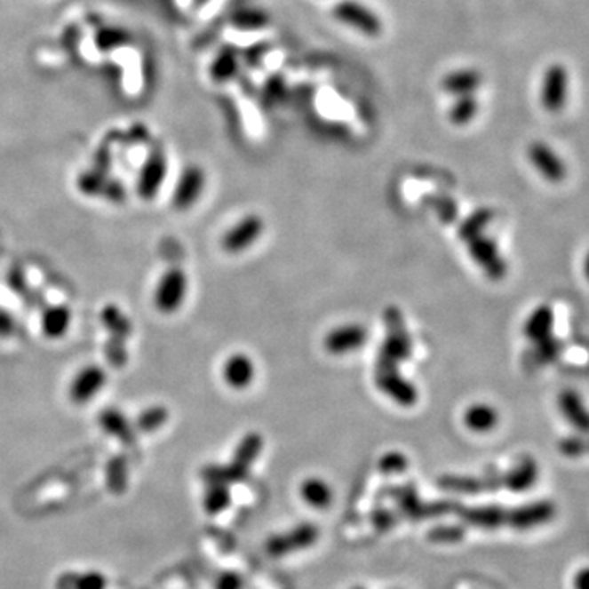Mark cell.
Segmentation results:
<instances>
[{"mask_svg": "<svg viewBox=\"0 0 589 589\" xmlns=\"http://www.w3.org/2000/svg\"><path fill=\"white\" fill-rule=\"evenodd\" d=\"M385 322L388 328V338L383 344L378 355L377 372H393L398 363L410 359L411 355V339L404 328L403 316L396 308L385 311Z\"/></svg>", "mask_w": 589, "mask_h": 589, "instance_id": "6da1fadb", "label": "cell"}, {"mask_svg": "<svg viewBox=\"0 0 589 589\" xmlns=\"http://www.w3.org/2000/svg\"><path fill=\"white\" fill-rule=\"evenodd\" d=\"M332 17L344 27L367 38H377L382 35V17L362 0H339L332 7Z\"/></svg>", "mask_w": 589, "mask_h": 589, "instance_id": "7a4b0ae2", "label": "cell"}, {"mask_svg": "<svg viewBox=\"0 0 589 589\" xmlns=\"http://www.w3.org/2000/svg\"><path fill=\"white\" fill-rule=\"evenodd\" d=\"M188 291V279L187 274L179 267L166 270L161 279L155 283L153 291V303L155 310L169 314L176 313L186 301Z\"/></svg>", "mask_w": 589, "mask_h": 589, "instance_id": "3957f363", "label": "cell"}, {"mask_svg": "<svg viewBox=\"0 0 589 589\" xmlns=\"http://www.w3.org/2000/svg\"><path fill=\"white\" fill-rule=\"evenodd\" d=\"M569 69L555 62L550 64L545 73L542 76L540 84V104L550 112L559 114L569 102Z\"/></svg>", "mask_w": 589, "mask_h": 589, "instance_id": "277c9868", "label": "cell"}, {"mask_svg": "<svg viewBox=\"0 0 589 589\" xmlns=\"http://www.w3.org/2000/svg\"><path fill=\"white\" fill-rule=\"evenodd\" d=\"M167 177L166 155L159 149H155L146 157L143 166L138 172L136 190L141 200H155L159 195L161 188L164 186Z\"/></svg>", "mask_w": 589, "mask_h": 589, "instance_id": "5b68a950", "label": "cell"}, {"mask_svg": "<svg viewBox=\"0 0 589 589\" xmlns=\"http://www.w3.org/2000/svg\"><path fill=\"white\" fill-rule=\"evenodd\" d=\"M557 516V506L550 499H540L529 503L526 506L514 507L507 511L506 526L528 530V529L545 526Z\"/></svg>", "mask_w": 589, "mask_h": 589, "instance_id": "8992f818", "label": "cell"}, {"mask_svg": "<svg viewBox=\"0 0 589 589\" xmlns=\"http://www.w3.org/2000/svg\"><path fill=\"white\" fill-rule=\"evenodd\" d=\"M107 385V372L97 363L84 365L69 383V398L76 404L91 403Z\"/></svg>", "mask_w": 589, "mask_h": 589, "instance_id": "52a82bcc", "label": "cell"}, {"mask_svg": "<svg viewBox=\"0 0 589 589\" xmlns=\"http://www.w3.org/2000/svg\"><path fill=\"white\" fill-rule=\"evenodd\" d=\"M528 155L530 164L548 182L559 184L569 176V167L565 161L547 143L534 141L529 146Z\"/></svg>", "mask_w": 589, "mask_h": 589, "instance_id": "ba28073f", "label": "cell"}, {"mask_svg": "<svg viewBox=\"0 0 589 589\" xmlns=\"http://www.w3.org/2000/svg\"><path fill=\"white\" fill-rule=\"evenodd\" d=\"M205 184H207V176L202 167L195 166V164L187 166L177 179L174 196H172L174 207L177 210H187V208L195 205L198 198L205 190Z\"/></svg>", "mask_w": 589, "mask_h": 589, "instance_id": "9c48e42d", "label": "cell"}, {"mask_svg": "<svg viewBox=\"0 0 589 589\" xmlns=\"http://www.w3.org/2000/svg\"><path fill=\"white\" fill-rule=\"evenodd\" d=\"M468 243H470L472 258L475 259L476 264L485 270L486 275L491 280L505 279L507 272L506 262L499 256L495 241L482 235Z\"/></svg>", "mask_w": 589, "mask_h": 589, "instance_id": "30bf717a", "label": "cell"}, {"mask_svg": "<svg viewBox=\"0 0 589 589\" xmlns=\"http://www.w3.org/2000/svg\"><path fill=\"white\" fill-rule=\"evenodd\" d=\"M264 231V221L258 215H249L243 218L238 225L231 227L223 238V248L231 254L243 252L251 244L258 241L260 233Z\"/></svg>", "mask_w": 589, "mask_h": 589, "instance_id": "8fae6325", "label": "cell"}, {"mask_svg": "<svg viewBox=\"0 0 589 589\" xmlns=\"http://www.w3.org/2000/svg\"><path fill=\"white\" fill-rule=\"evenodd\" d=\"M483 85V76L475 68H460L445 74L441 79V89L452 99L458 95H472Z\"/></svg>", "mask_w": 589, "mask_h": 589, "instance_id": "7c38bea8", "label": "cell"}, {"mask_svg": "<svg viewBox=\"0 0 589 589\" xmlns=\"http://www.w3.org/2000/svg\"><path fill=\"white\" fill-rule=\"evenodd\" d=\"M367 339V331L361 324H346L330 332L324 339V347L331 354H346L362 347Z\"/></svg>", "mask_w": 589, "mask_h": 589, "instance_id": "4fadbf2b", "label": "cell"}, {"mask_svg": "<svg viewBox=\"0 0 589 589\" xmlns=\"http://www.w3.org/2000/svg\"><path fill=\"white\" fill-rule=\"evenodd\" d=\"M559 410L579 434H589V410L575 390H563L559 394Z\"/></svg>", "mask_w": 589, "mask_h": 589, "instance_id": "5bb4252c", "label": "cell"}, {"mask_svg": "<svg viewBox=\"0 0 589 589\" xmlns=\"http://www.w3.org/2000/svg\"><path fill=\"white\" fill-rule=\"evenodd\" d=\"M378 388L392 396L396 403L411 406L418 402V392L413 383L404 380L398 370L393 372H377Z\"/></svg>", "mask_w": 589, "mask_h": 589, "instance_id": "9a60e30c", "label": "cell"}, {"mask_svg": "<svg viewBox=\"0 0 589 589\" xmlns=\"http://www.w3.org/2000/svg\"><path fill=\"white\" fill-rule=\"evenodd\" d=\"M537 480V462L532 457H522L506 475H503V486L514 493H522L536 485Z\"/></svg>", "mask_w": 589, "mask_h": 589, "instance_id": "2e32d148", "label": "cell"}, {"mask_svg": "<svg viewBox=\"0 0 589 589\" xmlns=\"http://www.w3.org/2000/svg\"><path fill=\"white\" fill-rule=\"evenodd\" d=\"M254 362L244 354H235L227 359L225 367H223V377L225 382L233 386V388H246L254 378Z\"/></svg>", "mask_w": 589, "mask_h": 589, "instance_id": "e0dca14e", "label": "cell"}, {"mask_svg": "<svg viewBox=\"0 0 589 589\" xmlns=\"http://www.w3.org/2000/svg\"><path fill=\"white\" fill-rule=\"evenodd\" d=\"M71 322H73L71 310L64 305H54V306H50V308L43 311L40 326H42L43 334L46 338L61 339L62 336L69 331Z\"/></svg>", "mask_w": 589, "mask_h": 589, "instance_id": "ac0fdd59", "label": "cell"}, {"mask_svg": "<svg viewBox=\"0 0 589 589\" xmlns=\"http://www.w3.org/2000/svg\"><path fill=\"white\" fill-rule=\"evenodd\" d=\"M239 54L235 48L225 46L217 52L208 68V73L213 83L225 84L233 81L239 73Z\"/></svg>", "mask_w": 589, "mask_h": 589, "instance_id": "d6986e66", "label": "cell"}, {"mask_svg": "<svg viewBox=\"0 0 589 589\" xmlns=\"http://www.w3.org/2000/svg\"><path fill=\"white\" fill-rule=\"evenodd\" d=\"M563 351V342L553 334L542 341L534 342V347L528 352L524 362L532 369H540L548 363H553Z\"/></svg>", "mask_w": 589, "mask_h": 589, "instance_id": "ffe728a7", "label": "cell"}, {"mask_svg": "<svg viewBox=\"0 0 589 589\" xmlns=\"http://www.w3.org/2000/svg\"><path fill=\"white\" fill-rule=\"evenodd\" d=\"M555 314L553 310L548 305H540L538 308L532 311L529 316L526 324H524V334L529 341L537 342L552 336V328H553Z\"/></svg>", "mask_w": 589, "mask_h": 589, "instance_id": "44dd1931", "label": "cell"}, {"mask_svg": "<svg viewBox=\"0 0 589 589\" xmlns=\"http://www.w3.org/2000/svg\"><path fill=\"white\" fill-rule=\"evenodd\" d=\"M56 589H107V578L97 569L68 571L56 581Z\"/></svg>", "mask_w": 589, "mask_h": 589, "instance_id": "7402d4cb", "label": "cell"}, {"mask_svg": "<svg viewBox=\"0 0 589 589\" xmlns=\"http://www.w3.org/2000/svg\"><path fill=\"white\" fill-rule=\"evenodd\" d=\"M260 449H262V437L256 434V433H251L241 441V444L236 449V454H235V460L229 466L233 470V474L236 476V480L246 475L248 466L254 462V458L258 457Z\"/></svg>", "mask_w": 589, "mask_h": 589, "instance_id": "603a6c76", "label": "cell"}, {"mask_svg": "<svg viewBox=\"0 0 589 589\" xmlns=\"http://www.w3.org/2000/svg\"><path fill=\"white\" fill-rule=\"evenodd\" d=\"M466 426L474 433H488L497 424V413L490 404H474L464 414Z\"/></svg>", "mask_w": 589, "mask_h": 589, "instance_id": "cb8c5ba5", "label": "cell"}, {"mask_svg": "<svg viewBox=\"0 0 589 589\" xmlns=\"http://www.w3.org/2000/svg\"><path fill=\"white\" fill-rule=\"evenodd\" d=\"M478 112H480V102L476 93L458 95L454 97V102L449 108V120L455 126H466L475 120Z\"/></svg>", "mask_w": 589, "mask_h": 589, "instance_id": "d4e9b609", "label": "cell"}, {"mask_svg": "<svg viewBox=\"0 0 589 589\" xmlns=\"http://www.w3.org/2000/svg\"><path fill=\"white\" fill-rule=\"evenodd\" d=\"M300 495L305 503L313 507H326L331 505L332 490L324 480L321 478H308L300 486Z\"/></svg>", "mask_w": 589, "mask_h": 589, "instance_id": "484cf974", "label": "cell"}, {"mask_svg": "<svg viewBox=\"0 0 589 589\" xmlns=\"http://www.w3.org/2000/svg\"><path fill=\"white\" fill-rule=\"evenodd\" d=\"M506 509L497 506L478 507V509H472L468 513L470 522H474L475 526H480V528L486 529L506 526Z\"/></svg>", "mask_w": 589, "mask_h": 589, "instance_id": "4316f807", "label": "cell"}, {"mask_svg": "<svg viewBox=\"0 0 589 589\" xmlns=\"http://www.w3.org/2000/svg\"><path fill=\"white\" fill-rule=\"evenodd\" d=\"M493 217H495V213L491 208L476 210L472 217L466 218V223H462V227L458 229L460 238L464 241H472L476 236H482L483 229L491 223Z\"/></svg>", "mask_w": 589, "mask_h": 589, "instance_id": "83f0119b", "label": "cell"}, {"mask_svg": "<svg viewBox=\"0 0 589 589\" xmlns=\"http://www.w3.org/2000/svg\"><path fill=\"white\" fill-rule=\"evenodd\" d=\"M130 42V35L124 28L120 27H104L102 30L97 31L95 35V46L100 52H114L116 48H122Z\"/></svg>", "mask_w": 589, "mask_h": 589, "instance_id": "f1b7e54d", "label": "cell"}, {"mask_svg": "<svg viewBox=\"0 0 589 589\" xmlns=\"http://www.w3.org/2000/svg\"><path fill=\"white\" fill-rule=\"evenodd\" d=\"M99 421L108 434L115 435L118 439H128L131 435L130 424L126 421V418L116 410H107V411L100 414Z\"/></svg>", "mask_w": 589, "mask_h": 589, "instance_id": "f546056e", "label": "cell"}, {"mask_svg": "<svg viewBox=\"0 0 589 589\" xmlns=\"http://www.w3.org/2000/svg\"><path fill=\"white\" fill-rule=\"evenodd\" d=\"M229 499L231 497H229L227 485L215 483V485L208 486L203 505H205L208 514H218L229 505Z\"/></svg>", "mask_w": 589, "mask_h": 589, "instance_id": "4dcf8cb0", "label": "cell"}, {"mask_svg": "<svg viewBox=\"0 0 589 589\" xmlns=\"http://www.w3.org/2000/svg\"><path fill=\"white\" fill-rule=\"evenodd\" d=\"M559 452L567 458L589 455V434L569 435L559 441Z\"/></svg>", "mask_w": 589, "mask_h": 589, "instance_id": "1f68e13d", "label": "cell"}, {"mask_svg": "<svg viewBox=\"0 0 589 589\" xmlns=\"http://www.w3.org/2000/svg\"><path fill=\"white\" fill-rule=\"evenodd\" d=\"M108 486L114 493H123L126 488V480H128V474H126V464L123 458L118 457L115 458L114 462H110L108 466Z\"/></svg>", "mask_w": 589, "mask_h": 589, "instance_id": "d6a6232c", "label": "cell"}, {"mask_svg": "<svg viewBox=\"0 0 589 589\" xmlns=\"http://www.w3.org/2000/svg\"><path fill=\"white\" fill-rule=\"evenodd\" d=\"M235 23L238 25L239 28H246V30L264 28V25L267 23V15L260 11L238 12L235 15Z\"/></svg>", "mask_w": 589, "mask_h": 589, "instance_id": "836d02e7", "label": "cell"}, {"mask_svg": "<svg viewBox=\"0 0 589 589\" xmlns=\"http://www.w3.org/2000/svg\"><path fill=\"white\" fill-rule=\"evenodd\" d=\"M166 421V410L161 408V406H155V408H151V410H147V411L141 414L139 419H138V424H139V427L143 431H155V429L161 427Z\"/></svg>", "mask_w": 589, "mask_h": 589, "instance_id": "e575fe53", "label": "cell"}, {"mask_svg": "<svg viewBox=\"0 0 589 589\" xmlns=\"http://www.w3.org/2000/svg\"><path fill=\"white\" fill-rule=\"evenodd\" d=\"M427 202L431 203V207H434L435 211L439 213V217L445 223H450L457 218V207L454 202L444 195H435L427 198Z\"/></svg>", "mask_w": 589, "mask_h": 589, "instance_id": "d590c367", "label": "cell"}, {"mask_svg": "<svg viewBox=\"0 0 589 589\" xmlns=\"http://www.w3.org/2000/svg\"><path fill=\"white\" fill-rule=\"evenodd\" d=\"M408 466V460L404 458L403 455L396 454V452H392V454L385 455L380 462V468L383 472L386 474H396V472H402Z\"/></svg>", "mask_w": 589, "mask_h": 589, "instance_id": "8d00e7d4", "label": "cell"}, {"mask_svg": "<svg viewBox=\"0 0 589 589\" xmlns=\"http://www.w3.org/2000/svg\"><path fill=\"white\" fill-rule=\"evenodd\" d=\"M573 589H589V567H583L575 573Z\"/></svg>", "mask_w": 589, "mask_h": 589, "instance_id": "74e56055", "label": "cell"}, {"mask_svg": "<svg viewBox=\"0 0 589 589\" xmlns=\"http://www.w3.org/2000/svg\"><path fill=\"white\" fill-rule=\"evenodd\" d=\"M217 589H239L238 575H221Z\"/></svg>", "mask_w": 589, "mask_h": 589, "instance_id": "f35d334b", "label": "cell"}, {"mask_svg": "<svg viewBox=\"0 0 589 589\" xmlns=\"http://www.w3.org/2000/svg\"><path fill=\"white\" fill-rule=\"evenodd\" d=\"M583 269H585V275H586V279L589 280V252L586 254V258H585V264H583Z\"/></svg>", "mask_w": 589, "mask_h": 589, "instance_id": "ab89813d", "label": "cell"}]
</instances>
